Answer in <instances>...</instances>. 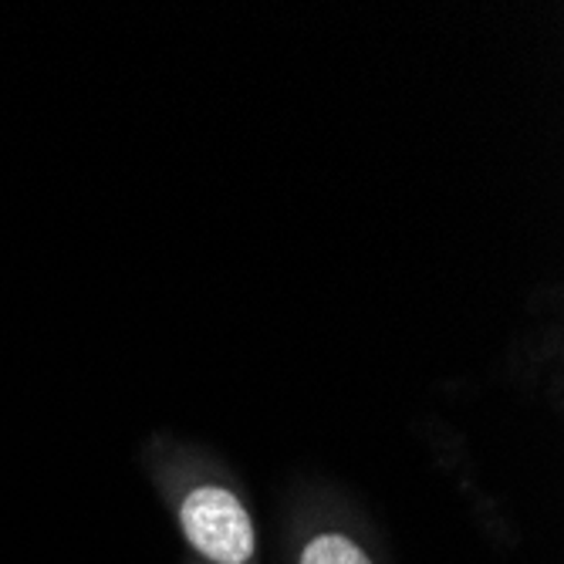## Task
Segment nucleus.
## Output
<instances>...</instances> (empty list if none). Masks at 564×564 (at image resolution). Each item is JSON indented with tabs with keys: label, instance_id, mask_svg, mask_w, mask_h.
<instances>
[{
	"label": "nucleus",
	"instance_id": "nucleus-1",
	"mask_svg": "<svg viewBox=\"0 0 564 564\" xmlns=\"http://www.w3.org/2000/svg\"><path fill=\"white\" fill-rule=\"evenodd\" d=\"M186 541L217 564H243L253 554V524L240 500L220 487H199L180 510Z\"/></svg>",
	"mask_w": 564,
	"mask_h": 564
},
{
	"label": "nucleus",
	"instance_id": "nucleus-2",
	"mask_svg": "<svg viewBox=\"0 0 564 564\" xmlns=\"http://www.w3.org/2000/svg\"><path fill=\"white\" fill-rule=\"evenodd\" d=\"M301 564H372L366 551L341 534H322L304 547Z\"/></svg>",
	"mask_w": 564,
	"mask_h": 564
}]
</instances>
